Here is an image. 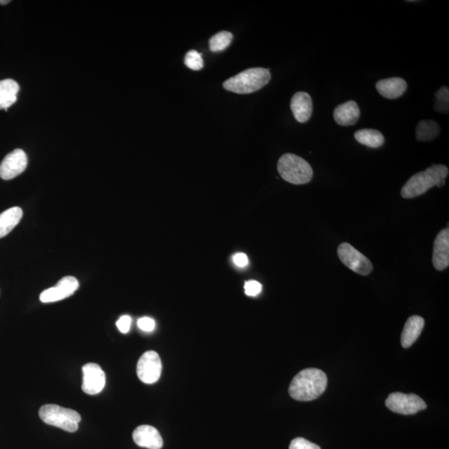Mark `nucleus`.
Listing matches in <instances>:
<instances>
[{
  "instance_id": "f257e3e1",
  "label": "nucleus",
  "mask_w": 449,
  "mask_h": 449,
  "mask_svg": "<svg viewBox=\"0 0 449 449\" xmlns=\"http://www.w3.org/2000/svg\"><path fill=\"white\" fill-rule=\"evenodd\" d=\"M325 372L318 369H306L299 372L290 383V397L298 401H311L318 398L327 388Z\"/></svg>"
},
{
  "instance_id": "f03ea898",
  "label": "nucleus",
  "mask_w": 449,
  "mask_h": 449,
  "mask_svg": "<svg viewBox=\"0 0 449 449\" xmlns=\"http://www.w3.org/2000/svg\"><path fill=\"white\" fill-rule=\"evenodd\" d=\"M448 174V167L433 164L429 169L412 176L402 188L401 196L405 199L415 198L427 193L435 186L442 188L445 185Z\"/></svg>"
},
{
  "instance_id": "7ed1b4c3",
  "label": "nucleus",
  "mask_w": 449,
  "mask_h": 449,
  "mask_svg": "<svg viewBox=\"0 0 449 449\" xmlns=\"http://www.w3.org/2000/svg\"><path fill=\"white\" fill-rule=\"evenodd\" d=\"M271 74L269 70L253 67L240 72L224 82L223 87L230 92L248 94L256 92L269 83Z\"/></svg>"
},
{
  "instance_id": "20e7f679",
  "label": "nucleus",
  "mask_w": 449,
  "mask_h": 449,
  "mask_svg": "<svg viewBox=\"0 0 449 449\" xmlns=\"http://www.w3.org/2000/svg\"><path fill=\"white\" fill-rule=\"evenodd\" d=\"M278 169L281 178L294 185L310 183L314 174L309 163L292 153L285 154L280 158Z\"/></svg>"
},
{
  "instance_id": "39448f33",
  "label": "nucleus",
  "mask_w": 449,
  "mask_h": 449,
  "mask_svg": "<svg viewBox=\"0 0 449 449\" xmlns=\"http://www.w3.org/2000/svg\"><path fill=\"white\" fill-rule=\"evenodd\" d=\"M39 415L45 424L74 433L79 429L81 416L78 412L56 405H45L40 408Z\"/></svg>"
},
{
  "instance_id": "423d86ee",
  "label": "nucleus",
  "mask_w": 449,
  "mask_h": 449,
  "mask_svg": "<svg viewBox=\"0 0 449 449\" xmlns=\"http://www.w3.org/2000/svg\"><path fill=\"white\" fill-rule=\"evenodd\" d=\"M385 405L389 410L403 415H415L427 408L423 399L416 394L401 392L390 393Z\"/></svg>"
},
{
  "instance_id": "0eeeda50",
  "label": "nucleus",
  "mask_w": 449,
  "mask_h": 449,
  "mask_svg": "<svg viewBox=\"0 0 449 449\" xmlns=\"http://www.w3.org/2000/svg\"><path fill=\"white\" fill-rule=\"evenodd\" d=\"M338 256L343 264L356 273L367 275L373 271L371 261L351 244L344 242L338 247Z\"/></svg>"
},
{
  "instance_id": "6e6552de",
  "label": "nucleus",
  "mask_w": 449,
  "mask_h": 449,
  "mask_svg": "<svg viewBox=\"0 0 449 449\" xmlns=\"http://www.w3.org/2000/svg\"><path fill=\"white\" fill-rule=\"evenodd\" d=\"M162 365L160 355L155 351L145 352L137 365V374L142 382L152 384L157 382L162 374Z\"/></svg>"
},
{
  "instance_id": "1a4fd4ad",
  "label": "nucleus",
  "mask_w": 449,
  "mask_h": 449,
  "mask_svg": "<svg viewBox=\"0 0 449 449\" xmlns=\"http://www.w3.org/2000/svg\"><path fill=\"white\" fill-rule=\"evenodd\" d=\"M79 287V280L74 276H65L56 284V287L44 290L39 299L43 303H53L70 297Z\"/></svg>"
},
{
  "instance_id": "9d476101",
  "label": "nucleus",
  "mask_w": 449,
  "mask_h": 449,
  "mask_svg": "<svg viewBox=\"0 0 449 449\" xmlns=\"http://www.w3.org/2000/svg\"><path fill=\"white\" fill-rule=\"evenodd\" d=\"M28 157L22 149L13 150L4 158L0 164V178L11 180L20 176L27 169Z\"/></svg>"
},
{
  "instance_id": "9b49d317",
  "label": "nucleus",
  "mask_w": 449,
  "mask_h": 449,
  "mask_svg": "<svg viewBox=\"0 0 449 449\" xmlns=\"http://www.w3.org/2000/svg\"><path fill=\"white\" fill-rule=\"evenodd\" d=\"M83 385L82 389L89 396H95L105 387L106 375L98 364L89 363L83 366Z\"/></svg>"
},
{
  "instance_id": "f8f14e48",
  "label": "nucleus",
  "mask_w": 449,
  "mask_h": 449,
  "mask_svg": "<svg viewBox=\"0 0 449 449\" xmlns=\"http://www.w3.org/2000/svg\"><path fill=\"white\" fill-rule=\"evenodd\" d=\"M433 265L441 271L449 266V230L443 229L437 235L434 244Z\"/></svg>"
},
{
  "instance_id": "ddd939ff",
  "label": "nucleus",
  "mask_w": 449,
  "mask_h": 449,
  "mask_svg": "<svg viewBox=\"0 0 449 449\" xmlns=\"http://www.w3.org/2000/svg\"><path fill=\"white\" fill-rule=\"evenodd\" d=\"M134 441L137 445L149 449H161L163 440L158 430L152 426L141 425L134 430Z\"/></svg>"
},
{
  "instance_id": "4468645a",
  "label": "nucleus",
  "mask_w": 449,
  "mask_h": 449,
  "mask_svg": "<svg viewBox=\"0 0 449 449\" xmlns=\"http://www.w3.org/2000/svg\"><path fill=\"white\" fill-rule=\"evenodd\" d=\"M290 108L294 119L301 124H305L311 119L313 112V103L310 94L306 92L294 94L290 102Z\"/></svg>"
},
{
  "instance_id": "2eb2a0df",
  "label": "nucleus",
  "mask_w": 449,
  "mask_h": 449,
  "mask_svg": "<svg viewBox=\"0 0 449 449\" xmlns=\"http://www.w3.org/2000/svg\"><path fill=\"white\" fill-rule=\"evenodd\" d=\"M360 117V110L355 101L340 104L334 111V119L339 126L355 125L359 121Z\"/></svg>"
},
{
  "instance_id": "dca6fc26",
  "label": "nucleus",
  "mask_w": 449,
  "mask_h": 449,
  "mask_svg": "<svg viewBox=\"0 0 449 449\" xmlns=\"http://www.w3.org/2000/svg\"><path fill=\"white\" fill-rule=\"evenodd\" d=\"M408 84L401 78L382 79L376 84V89L381 96L387 99H396L406 92Z\"/></svg>"
},
{
  "instance_id": "f3484780",
  "label": "nucleus",
  "mask_w": 449,
  "mask_h": 449,
  "mask_svg": "<svg viewBox=\"0 0 449 449\" xmlns=\"http://www.w3.org/2000/svg\"><path fill=\"white\" fill-rule=\"evenodd\" d=\"M424 327V320L421 316L410 317L406 321L401 335V344L403 348H410L419 337Z\"/></svg>"
},
{
  "instance_id": "a211bd4d",
  "label": "nucleus",
  "mask_w": 449,
  "mask_h": 449,
  "mask_svg": "<svg viewBox=\"0 0 449 449\" xmlns=\"http://www.w3.org/2000/svg\"><path fill=\"white\" fill-rule=\"evenodd\" d=\"M20 89V85L15 80L0 81V110L8 111V108L16 103Z\"/></svg>"
},
{
  "instance_id": "6ab92c4d",
  "label": "nucleus",
  "mask_w": 449,
  "mask_h": 449,
  "mask_svg": "<svg viewBox=\"0 0 449 449\" xmlns=\"http://www.w3.org/2000/svg\"><path fill=\"white\" fill-rule=\"evenodd\" d=\"M22 217L20 207L10 208L0 214V239L6 237L20 223Z\"/></svg>"
},
{
  "instance_id": "aec40b11",
  "label": "nucleus",
  "mask_w": 449,
  "mask_h": 449,
  "mask_svg": "<svg viewBox=\"0 0 449 449\" xmlns=\"http://www.w3.org/2000/svg\"><path fill=\"white\" fill-rule=\"evenodd\" d=\"M358 143L371 148H378L384 143V137L379 131L375 129H361L355 134Z\"/></svg>"
},
{
  "instance_id": "412c9836",
  "label": "nucleus",
  "mask_w": 449,
  "mask_h": 449,
  "mask_svg": "<svg viewBox=\"0 0 449 449\" xmlns=\"http://www.w3.org/2000/svg\"><path fill=\"white\" fill-rule=\"evenodd\" d=\"M440 125L433 120H422L416 128V138L419 142H429L440 134Z\"/></svg>"
},
{
  "instance_id": "4be33fe9",
  "label": "nucleus",
  "mask_w": 449,
  "mask_h": 449,
  "mask_svg": "<svg viewBox=\"0 0 449 449\" xmlns=\"http://www.w3.org/2000/svg\"><path fill=\"white\" fill-rule=\"evenodd\" d=\"M233 39V34L228 31H221L220 33L212 36L209 40L211 51L216 53L223 51L229 46Z\"/></svg>"
},
{
  "instance_id": "5701e85b",
  "label": "nucleus",
  "mask_w": 449,
  "mask_h": 449,
  "mask_svg": "<svg viewBox=\"0 0 449 449\" xmlns=\"http://www.w3.org/2000/svg\"><path fill=\"white\" fill-rule=\"evenodd\" d=\"M434 110L448 115L449 110V89L446 86L440 88L435 93Z\"/></svg>"
},
{
  "instance_id": "b1692460",
  "label": "nucleus",
  "mask_w": 449,
  "mask_h": 449,
  "mask_svg": "<svg viewBox=\"0 0 449 449\" xmlns=\"http://www.w3.org/2000/svg\"><path fill=\"white\" fill-rule=\"evenodd\" d=\"M184 62L186 66L194 71L201 70L204 66L202 54L196 50H190L186 54Z\"/></svg>"
},
{
  "instance_id": "393cba45",
  "label": "nucleus",
  "mask_w": 449,
  "mask_h": 449,
  "mask_svg": "<svg viewBox=\"0 0 449 449\" xmlns=\"http://www.w3.org/2000/svg\"><path fill=\"white\" fill-rule=\"evenodd\" d=\"M289 449H321L320 446L315 443L308 441L307 439L303 438H297L292 440L289 444Z\"/></svg>"
},
{
  "instance_id": "a878e982",
  "label": "nucleus",
  "mask_w": 449,
  "mask_h": 449,
  "mask_svg": "<svg viewBox=\"0 0 449 449\" xmlns=\"http://www.w3.org/2000/svg\"><path fill=\"white\" fill-rule=\"evenodd\" d=\"M261 285L256 280H249L245 284V293L248 297H256L261 292Z\"/></svg>"
},
{
  "instance_id": "bb28decb",
  "label": "nucleus",
  "mask_w": 449,
  "mask_h": 449,
  "mask_svg": "<svg viewBox=\"0 0 449 449\" xmlns=\"http://www.w3.org/2000/svg\"><path fill=\"white\" fill-rule=\"evenodd\" d=\"M138 326L140 330L146 331V332H151L155 329L156 323L155 320L149 317H143L138 321Z\"/></svg>"
},
{
  "instance_id": "cd10ccee",
  "label": "nucleus",
  "mask_w": 449,
  "mask_h": 449,
  "mask_svg": "<svg viewBox=\"0 0 449 449\" xmlns=\"http://www.w3.org/2000/svg\"><path fill=\"white\" fill-rule=\"evenodd\" d=\"M131 318L129 315L122 316L121 318L117 321V327L121 331L122 333L126 334L129 332L131 328Z\"/></svg>"
},
{
  "instance_id": "c85d7f7f",
  "label": "nucleus",
  "mask_w": 449,
  "mask_h": 449,
  "mask_svg": "<svg viewBox=\"0 0 449 449\" xmlns=\"http://www.w3.org/2000/svg\"><path fill=\"white\" fill-rule=\"evenodd\" d=\"M233 261L238 267H245L248 265V257L245 253H237L233 256Z\"/></svg>"
},
{
  "instance_id": "c756f323",
  "label": "nucleus",
  "mask_w": 449,
  "mask_h": 449,
  "mask_svg": "<svg viewBox=\"0 0 449 449\" xmlns=\"http://www.w3.org/2000/svg\"><path fill=\"white\" fill-rule=\"evenodd\" d=\"M8 3H11L10 0H0V4H1V6H6V4H8Z\"/></svg>"
}]
</instances>
